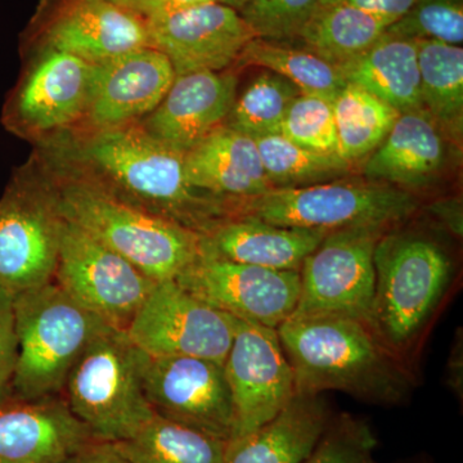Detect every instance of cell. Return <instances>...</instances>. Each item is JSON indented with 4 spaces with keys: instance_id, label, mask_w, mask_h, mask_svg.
<instances>
[{
    "instance_id": "6da1fadb",
    "label": "cell",
    "mask_w": 463,
    "mask_h": 463,
    "mask_svg": "<svg viewBox=\"0 0 463 463\" xmlns=\"http://www.w3.org/2000/svg\"><path fill=\"white\" fill-rule=\"evenodd\" d=\"M70 161L125 203L196 233L227 218L224 200L187 182L184 154L158 142L141 124L88 129L76 139Z\"/></svg>"
},
{
    "instance_id": "7a4b0ae2",
    "label": "cell",
    "mask_w": 463,
    "mask_h": 463,
    "mask_svg": "<svg viewBox=\"0 0 463 463\" xmlns=\"http://www.w3.org/2000/svg\"><path fill=\"white\" fill-rule=\"evenodd\" d=\"M297 394L345 392L374 404H397L412 386L394 353L362 319L343 316L291 317L279 328Z\"/></svg>"
},
{
    "instance_id": "3957f363",
    "label": "cell",
    "mask_w": 463,
    "mask_h": 463,
    "mask_svg": "<svg viewBox=\"0 0 463 463\" xmlns=\"http://www.w3.org/2000/svg\"><path fill=\"white\" fill-rule=\"evenodd\" d=\"M58 174L47 181L67 223L80 228L152 281L175 279L199 257L196 232L125 203L72 164Z\"/></svg>"
},
{
    "instance_id": "277c9868",
    "label": "cell",
    "mask_w": 463,
    "mask_h": 463,
    "mask_svg": "<svg viewBox=\"0 0 463 463\" xmlns=\"http://www.w3.org/2000/svg\"><path fill=\"white\" fill-rule=\"evenodd\" d=\"M388 231L374 248V294L367 323L383 345L402 359L446 297L453 263L430 237Z\"/></svg>"
},
{
    "instance_id": "5b68a950",
    "label": "cell",
    "mask_w": 463,
    "mask_h": 463,
    "mask_svg": "<svg viewBox=\"0 0 463 463\" xmlns=\"http://www.w3.org/2000/svg\"><path fill=\"white\" fill-rule=\"evenodd\" d=\"M148 364L149 356L116 328L91 341L76 361L62 395L93 440L120 443L154 419L145 390Z\"/></svg>"
},
{
    "instance_id": "8992f818",
    "label": "cell",
    "mask_w": 463,
    "mask_h": 463,
    "mask_svg": "<svg viewBox=\"0 0 463 463\" xmlns=\"http://www.w3.org/2000/svg\"><path fill=\"white\" fill-rule=\"evenodd\" d=\"M18 358L12 398L61 395L76 361L109 326L69 297L56 282L14 298Z\"/></svg>"
},
{
    "instance_id": "52a82bcc",
    "label": "cell",
    "mask_w": 463,
    "mask_h": 463,
    "mask_svg": "<svg viewBox=\"0 0 463 463\" xmlns=\"http://www.w3.org/2000/svg\"><path fill=\"white\" fill-rule=\"evenodd\" d=\"M419 205L413 194L394 185L334 181L273 188L251 199L228 203L227 218L330 233L364 227L388 230L413 215Z\"/></svg>"
},
{
    "instance_id": "ba28073f",
    "label": "cell",
    "mask_w": 463,
    "mask_h": 463,
    "mask_svg": "<svg viewBox=\"0 0 463 463\" xmlns=\"http://www.w3.org/2000/svg\"><path fill=\"white\" fill-rule=\"evenodd\" d=\"M65 224L47 178L18 172L0 199V289L14 298L53 282Z\"/></svg>"
},
{
    "instance_id": "9c48e42d",
    "label": "cell",
    "mask_w": 463,
    "mask_h": 463,
    "mask_svg": "<svg viewBox=\"0 0 463 463\" xmlns=\"http://www.w3.org/2000/svg\"><path fill=\"white\" fill-rule=\"evenodd\" d=\"M53 281L79 306L121 331L127 330L157 283L67 222Z\"/></svg>"
},
{
    "instance_id": "30bf717a",
    "label": "cell",
    "mask_w": 463,
    "mask_h": 463,
    "mask_svg": "<svg viewBox=\"0 0 463 463\" xmlns=\"http://www.w3.org/2000/svg\"><path fill=\"white\" fill-rule=\"evenodd\" d=\"M388 230L328 233L301 265L300 295L291 317L343 316L367 322L374 294V248Z\"/></svg>"
},
{
    "instance_id": "8fae6325",
    "label": "cell",
    "mask_w": 463,
    "mask_h": 463,
    "mask_svg": "<svg viewBox=\"0 0 463 463\" xmlns=\"http://www.w3.org/2000/svg\"><path fill=\"white\" fill-rule=\"evenodd\" d=\"M234 326L236 318L169 279L152 288L125 332L151 358L197 356L223 364Z\"/></svg>"
},
{
    "instance_id": "7c38bea8",
    "label": "cell",
    "mask_w": 463,
    "mask_h": 463,
    "mask_svg": "<svg viewBox=\"0 0 463 463\" xmlns=\"http://www.w3.org/2000/svg\"><path fill=\"white\" fill-rule=\"evenodd\" d=\"M203 303L277 330L297 309L300 270H276L200 254L174 279Z\"/></svg>"
},
{
    "instance_id": "4fadbf2b",
    "label": "cell",
    "mask_w": 463,
    "mask_h": 463,
    "mask_svg": "<svg viewBox=\"0 0 463 463\" xmlns=\"http://www.w3.org/2000/svg\"><path fill=\"white\" fill-rule=\"evenodd\" d=\"M223 368L233 402L231 439L257 430L297 395L294 371L273 328L236 319Z\"/></svg>"
},
{
    "instance_id": "5bb4252c",
    "label": "cell",
    "mask_w": 463,
    "mask_h": 463,
    "mask_svg": "<svg viewBox=\"0 0 463 463\" xmlns=\"http://www.w3.org/2000/svg\"><path fill=\"white\" fill-rule=\"evenodd\" d=\"M145 390L157 416L221 440L232 438L233 402L223 364L197 356H149Z\"/></svg>"
},
{
    "instance_id": "9a60e30c",
    "label": "cell",
    "mask_w": 463,
    "mask_h": 463,
    "mask_svg": "<svg viewBox=\"0 0 463 463\" xmlns=\"http://www.w3.org/2000/svg\"><path fill=\"white\" fill-rule=\"evenodd\" d=\"M145 21L149 47L165 54L176 76L224 71L257 38L239 11L221 2Z\"/></svg>"
},
{
    "instance_id": "2e32d148",
    "label": "cell",
    "mask_w": 463,
    "mask_h": 463,
    "mask_svg": "<svg viewBox=\"0 0 463 463\" xmlns=\"http://www.w3.org/2000/svg\"><path fill=\"white\" fill-rule=\"evenodd\" d=\"M93 65L51 50L14 91L5 109V124L24 134L56 132L83 120Z\"/></svg>"
},
{
    "instance_id": "e0dca14e",
    "label": "cell",
    "mask_w": 463,
    "mask_h": 463,
    "mask_svg": "<svg viewBox=\"0 0 463 463\" xmlns=\"http://www.w3.org/2000/svg\"><path fill=\"white\" fill-rule=\"evenodd\" d=\"M175 76L165 54L152 47L93 65L85 125L108 129L136 123L160 105Z\"/></svg>"
},
{
    "instance_id": "ac0fdd59",
    "label": "cell",
    "mask_w": 463,
    "mask_h": 463,
    "mask_svg": "<svg viewBox=\"0 0 463 463\" xmlns=\"http://www.w3.org/2000/svg\"><path fill=\"white\" fill-rule=\"evenodd\" d=\"M91 440L62 394L0 404V463H66Z\"/></svg>"
},
{
    "instance_id": "d6986e66",
    "label": "cell",
    "mask_w": 463,
    "mask_h": 463,
    "mask_svg": "<svg viewBox=\"0 0 463 463\" xmlns=\"http://www.w3.org/2000/svg\"><path fill=\"white\" fill-rule=\"evenodd\" d=\"M234 72L200 71L175 80L145 124L146 132L185 154L225 124L237 97Z\"/></svg>"
},
{
    "instance_id": "ffe728a7",
    "label": "cell",
    "mask_w": 463,
    "mask_h": 463,
    "mask_svg": "<svg viewBox=\"0 0 463 463\" xmlns=\"http://www.w3.org/2000/svg\"><path fill=\"white\" fill-rule=\"evenodd\" d=\"M47 41L91 65L149 47L146 21L109 0H78L54 21Z\"/></svg>"
},
{
    "instance_id": "44dd1931",
    "label": "cell",
    "mask_w": 463,
    "mask_h": 463,
    "mask_svg": "<svg viewBox=\"0 0 463 463\" xmlns=\"http://www.w3.org/2000/svg\"><path fill=\"white\" fill-rule=\"evenodd\" d=\"M184 173L192 187L227 203L273 190L255 138L225 124L185 152Z\"/></svg>"
},
{
    "instance_id": "7402d4cb",
    "label": "cell",
    "mask_w": 463,
    "mask_h": 463,
    "mask_svg": "<svg viewBox=\"0 0 463 463\" xmlns=\"http://www.w3.org/2000/svg\"><path fill=\"white\" fill-rule=\"evenodd\" d=\"M330 232L225 218L200 234V254L276 270H300Z\"/></svg>"
},
{
    "instance_id": "603a6c76",
    "label": "cell",
    "mask_w": 463,
    "mask_h": 463,
    "mask_svg": "<svg viewBox=\"0 0 463 463\" xmlns=\"http://www.w3.org/2000/svg\"><path fill=\"white\" fill-rule=\"evenodd\" d=\"M443 132L423 109L399 115L364 165L368 182L421 188L437 178L446 161Z\"/></svg>"
},
{
    "instance_id": "cb8c5ba5",
    "label": "cell",
    "mask_w": 463,
    "mask_h": 463,
    "mask_svg": "<svg viewBox=\"0 0 463 463\" xmlns=\"http://www.w3.org/2000/svg\"><path fill=\"white\" fill-rule=\"evenodd\" d=\"M330 423L321 395L297 394L257 430L225 443L224 463H304Z\"/></svg>"
},
{
    "instance_id": "d4e9b609",
    "label": "cell",
    "mask_w": 463,
    "mask_h": 463,
    "mask_svg": "<svg viewBox=\"0 0 463 463\" xmlns=\"http://www.w3.org/2000/svg\"><path fill=\"white\" fill-rule=\"evenodd\" d=\"M354 84L388 103L399 114L423 109L416 42L386 32L358 57L339 66Z\"/></svg>"
},
{
    "instance_id": "484cf974",
    "label": "cell",
    "mask_w": 463,
    "mask_h": 463,
    "mask_svg": "<svg viewBox=\"0 0 463 463\" xmlns=\"http://www.w3.org/2000/svg\"><path fill=\"white\" fill-rule=\"evenodd\" d=\"M392 21L336 3H317L297 41L332 65L341 66L379 41Z\"/></svg>"
},
{
    "instance_id": "4316f807",
    "label": "cell",
    "mask_w": 463,
    "mask_h": 463,
    "mask_svg": "<svg viewBox=\"0 0 463 463\" xmlns=\"http://www.w3.org/2000/svg\"><path fill=\"white\" fill-rule=\"evenodd\" d=\"M420 90L423 111L441 132L461 141L463 132V50L461 45L420 39Z\"/></svg>"
},
{
    "instance_id": "83f0119b",
    "label": "cell",
    "mask_w": 463,
    "mask_h": 463,
    "mask_svg": "<svg viewBox=\"0 0 463 463\" xmlns=\"http://www.w3.org/2000/svg\"><path fill=\"white\" fill-rule=\"evenodd\" d=\"M239 67H260L291 81L301 94L334 100L345 88L339 67L317 56L307 48H295L288 43L255 38L246 45Z\"/></svg>"
},
{
    "instance_id": "f1b7e54d",
    "label": "cell",
    "mask_w": 463,
    "mask_h": 463,
    "mask_svg": "<svg viewBox=\"0 0 463 463\" xmlns=\"http://www.w3.org/2000/svg\"><path fill=\"white\" fill-rule=\"evenodd\" d=\"M225 443L155 414L138 434L115 447L132 463H224Z\"/></svg>"
},
{
    "instance_id": "f546056e",
    "label": "cell",
    "mask_w": 463,
    "mask_h": 463,
    "mask_svg": "<svg viewBox=\"0 0 463 463\" xmlns=\"http://www.w3.org/2000/svg\"><path fill=\"white\" fill-rule=\"evenodd\" d=\"M332 105L337 156L349 164L370 156L401 115L388 103L354 84H346Z\"/></svg>"
},
{
    "instance_id": "4dcf8cb0",
    "label": "cell",
    "mask_w": 463,
    "mask_h": 463,
    "mask_svg": "<svg viewBox=\"0 0 463 463\" xmlns=\"http://www.w3.org/2000/svg\"><path fill=\"white\" fill-rule=\"evenodd\" d=\"M259 154L273 188L306 187L343 178L352 164L337 155L318 154L288 141L282 134L259 137Z\"/></svg>"
},
{
    "instance_id": "1f68e13d",
    "label": "cell",
    "mask_w": 463,
    "mask_h": 463,
    "mask_svg": "<svg viewBox=\"0 0 463 463\" xmlns=\"http://www.w3.org/2000/svg\"><path fill=\"white\" fill-rule=\"evenodd\" d=\"M259 74L240 97L225 125L252 138L279 134L289 105L300 90L291 81L272 71Z\"/></svg>"
},
{
    "instance_id": "d6a6232c",
    "label": "cell",
    "mask_w": 463,
    "mask_h": 463,
    "mask_svg": "<svg viewBox=\"0 0 463 463\" xmlns=\"http://www.w3.org/2000/svg\"><path fill=\"white\" fill-rule=\"evenodd\" d=\"M279 134L309 151L337 155L334 105L321 97L298 94L289 105Z\"/></svg>"
},
{
    "instance_id": "836d02e7",
    "label": "cell",
    "mask_w": 463,
    "mask_h": 463,
    "mask_svg": "<svg viewBox=\"0 0 463 463\" xmlns=\"http://www.w3.org/2000/svg\"><path fill=\"white\" fill-rule=\"evenodd\" d=\"M388 33L412 41L431 39L461 45L463 0H413L410 11L395 21Z\"/></svg>"
},
{
    "instance_id": "e575fe53",
    "label": "cell",
    "mask_w": 463,
    "mask_h": 463,
    "mask_svg": "<svg viewBox=\"0 0 463 463\" xmlns=\"http://www.w3.org/2000/svg\"><path fill=\"white\" fill-rule=\"evenodd\" d=\"M318 0H246L239 14L257 38L288 43L312 14Z\"/></svg>"
},
{
    "instance_id": "d590c367",
    "label": "cell",
    "mask_w": 463,
    "mask_h": 463,
    "mask_svg": "<svg viewBox=\"0 0 463 463\" xmlns=\"http://www.w3.org/2000/svg\"><path fill=\"white\" fill-rule=\"evenodd\" d=\"M376 446L373 431L365 423L349 416L328 423L312 455L304 463H373Z\"/></svg>"
},
{
    "instance_id": "8d00e7d4",
    "label": "cell",
    "mask_w": 463,
    "mask_h": 463,
    "mask_svg": "<svg viewBox=\"0 0 463 463\" xmlns=\"http://www.w3.org/2000/svg\"><path fill=\"white\" fill-rule=\"evenodd\" d=\"M17 358L18 341L14 298L0 289V404L12 397Z\"/></svg>"
},
{
    "instance_id": "74e56055",
    "label": "cell",
    "mask_w": 463,
    "mask_h": 463,
    "mask_svg": "<svg viewBox=\"0 0 463 463\" xmlns=\"http://www.w3.org/2000/svg\"><path fill=\"white\" fill-rule=\"evenodd\" d=\"M318 3L352 5V7L389 18L395 23L410 11L413 0H318Z\"/></svg>"
},
{
    "instance_id": "f35d334b",
    "label": "cell",
    "mask_w": 463,
    "mask_h": 463,
    "mask_svg": "<svg viewBox=\"0 0 463 463\" xmlns=\"http://www.w3.org/2000/svg\"><path fill=\"white\" fill-rule=\"evenodd\" d=\"M216 2L219 0H145L134 14L141 16L143 20H151Z\"/></svg>"
},
{
    "instance_id": "ab89813d",
    "label": "cell",
    "mask_w": 463,
    "mask_h": 463,
    "mask_svg": "<svg viewBox=\"0 0 463 463\" xmlns=\"http://www.w3.org/2000/svg\"><path fill=\"white\" fill-rule=\"evenodd\" d=\"M429 212L456 237L463 234V206L461 197L435 201Z\"/></svg>"
},
{
    "instance_id": "60d3db41",
    "label": "cell",
    "mask_w": 463,
    "mask_h": 463,
    "mask_svg": "<svg viewBox=\"0 0 463 463\" xmlns=\"http://www.w3.org/2000/svg\"><path fill=\"white\" fill-rule=\"evenodd\" d=\"M66 463H132L125 458L115 444L105 441L91 440L84 448H81L75 456H72Z\"/></svg>"
},
{
    "instance_id": "b9f144b4",
    "label": "cell",
    "mask_w": 463,
    "mask_h": 463,
    "mask_svg": "<svg viewBox=\"0 0 463 463\" xmlns=\"http://www.w3.org/2000/svg\"><path fill=\"white\" fill-rule=\"evenodd\" d=\"M447 383L450 390L462 399L463 394V339L462 331H457V337L450 349L447 364Z\"/></svg>"
},
{
    "instance_id": "7bdbcfd3",
    "label": "cell",
    "mask_w": 463,
    "mask_h": 463,
    "mask_svg": "<svg viewBox=\"0 0 463 463\" xmlns=\"http://www.w3.org/2000/svg\"><path fill=\"white\" fill-rule=\"evenodd\" d=\"M219 2L240 12V9L245 5L246 0H219Z\"/></svg>"
},
{
    "instance_id": "ee69618b",
    "label": "cell",
    "mask_w": 463,
    "mask_h": 463,
    "mask_svg": "<svg viewBox=\"0 0 463 463\" xmlns=\"http://www.w3.org/2000/svg\"><path fill=\"white\" fill-rule=\"evenodd\" d=\"M143 2H145V0H129V2H128V9L134 12Z\"/></svg>"
},
{
    "instance_id": "f6af8a7d",
    "label": "cell",
    "mask_w": 463,
    "mask_h": 463,
    "mask_svg": "<svg viewBox=\"0 0 463 463\" xmlns=\"http://www.w3.org/2000/svg\"><path fill=\"white\" fill-rule=\"evenodd\" d=\"M109 2L120 5V7L128 8V2H129V0H109Z\"/></svg>"
}]
</instances>
